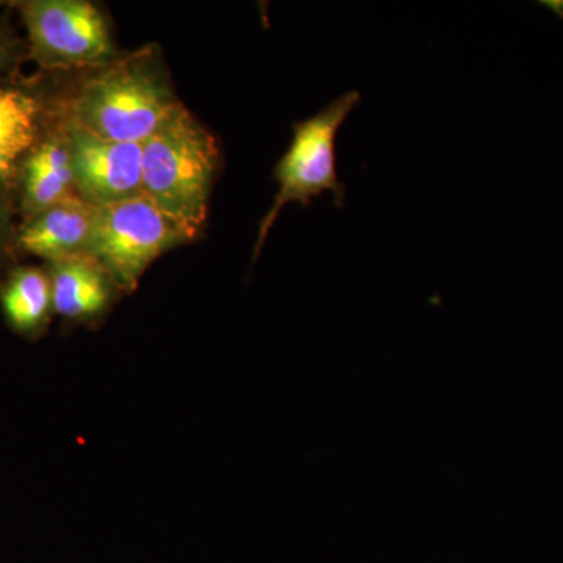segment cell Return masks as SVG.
I'll return each instance as SVG.
<instances>
[{
  "mask_svg": "<svg viewBox=\"0 0 563 563\" xmlns=\"http://www.w3.org/2000/svg\"><path fill=\"white\" fill-rule=\"evenodd\" d=\"M218 161L220 151L213 135L190 111L176 107L143 143V196L192 239L207 218Z\"/></svg>",
  "mask_w": 563,
  "mask_h": 563,
  "instance_id": "1",
  "label": "cell"
},
{
  "mask_svg": "<svg viewBox=\"0 0 563 563\" xmlns=\"http://www.w3.org/2000/svg\"><path fill=\"white\" fill-rule=\"evenodd\" d=\"M179 107L162 77L140 60L92 77L70 106L73 128L117 143H144Z\"/></svg>",
  "mask_w": 563,
  "mask_h": 563,
  "instance_id": "2",
  "label": "cell"
},
{
  "mask_svg": "<svg viewBox=\"0 0 563 563\" xmlns=\"http://www.w3.org/2000/svg\"><path fill=\"white\" fill-rule=\"evenodd\" d=\"M361 92L350 91L324 107L309 120L292 125L290 150L277 163L274 177L279 181V191L272 209L263 217L254 258L261 254L269 231L287 203L299 202L309 207L313 198L332 191L335 203L343 207L346 188L336 176L335 141L343 122L361 102Z\"/></svg>",
  "mask_w": 563,
  "mask_h": 563,
  "instance_id": "3",
  "label": "cell"
},
{
  "mask_svg": "<svg viewBox=\"0 0 563 563\" xmlns=\"http://www.w3.org/2000/svg\"><path fill=\"white\" fill-rule=\"evenodd\" d=\"M190 239L179 222L140 196L96 207L87 254L106 269L117 287L133 290L162 252Z\"/></svg>",
  "mask_w": 563,
  "mask_h": 563,
  "instance_id": "4",
  "label": "cell"
},
{
  "mask_svg": "<svg viewBox=\"0 0 563 563\" xmlns=\"http://www.w3.org/2000/svg\"><path fill=\"white\" fill-rule=\"evenodd\" d=\"M32 51L49 68L102 65L111 41L96 7L79 0H35L22 7Z\"/></svg>",
  "mask_w": 563,
  "mask_h": 563,
  "instance_id": "5",
  "label": "cell"
},
{
  "mask_svg": "<svg viewBox=\"0 0 563 563\" xmlns=\"http://www.w3.org/2000/svg\"><path fill=\"white\" fill-rule=\"evenodd\" d=\"M74 187L92 207L129 201L143 196V143H117L70 125L68 132Z\"/></svg>",
  "mask_w": 563,
  "mask_h": 563,
  "instance_id": "6",
  "label": "cell"
},
{
  "mask_svg": "<svg viewBox=\"0 0 563 563\" xmlns=\"http://www.w3.org/2000/svg\"><path fill=\"white\" fill-rule=\"evenodd\" d=\"M96 207L79 196H68L33 214L20 235L22 250L51 262L87 252Z\"/></svg>",
  "mask_w": 563,
  "mask_h": 563,
  "instance_id": "7",
  "label": "cell"
},
{
  "mask_svg": "<svg viewBox=\"0 0 563 563\" xmlns=\"http://www.w3.org/2000/svg\"><path fill=\"white\" fill-rule=\"evenodd\" d=\"M54 312L69 320H88L103 312L111 296V277L87 252L52 262Z\"/></svg>",
  "mask_w": 563,
  "mask_h": 563,
  "instance_id": "8",
  "label": "cell"
},
{
  "mask_svg": "<svg viewBox=\"0 0 563 563\" xmlns=\"http://www.w3.org/2000/svg\"><path fill=\"white\" fill-rule=\"evenodd\" d=\"M74 187L68 141L51 140L32 152L25 163L24 203L33 214L70 196Z\"/></svg>",
  "mask_w": 563,
  "mask_h": 563,
  "instance_id": "9",
  "label": "cell"
},
{
  "mask_svg": "<svg viewBox=\"0 0 563 563\" xmlns=\"http://www.w3.org/2000/svg\"><path fill=\"white\" fill-rule=\"evenodd\" d=\"M0 303L14 331L38 335L54 312L49 274L36 268L16 269L0 291Z\"/></svg>",
  "mask_w": 563,
  "mask_h": 563,
  "instance_id": "10",
  "label": "cell"
},
{
  "mask_svg": "<svg viewBox=\"0 0 563 563\" xmlns=\"http://www.w3.org/2000/svg\"><path fill=\"white\" fill-rule=\"evenodd\" d=\"M38 106L31 96L0 88V181L13 173L36 136Z\"/></svg>",
  "mask_w": 563,
  "mask_h": 563,
  "instance_id": "11",
  "label": "cell"
},
{
  "mask_svg": "<svg viewBox=\"0 0 563 563\" xmlns=\"http://www.w3.org/2000/svg\"><path fill=\"white\" fill-rule=\"evenodd\" d=\"M7 225H9L7 210L5 206H3L2 198H0V251H2L3 240H5L7 236Z\"/></svg>",
  "mask_w": 563,
  "mask_h": 563,
  "instance_id": "12",
  "label": "cell"
},
{
  "mask_svg": "<svg viewBox=\"0 0 563 563\" xmlns=\"http://www.w3.org/2000/svg\"><path fill=\"white\" fill-rule=\"evenodd\" d=\"M547 5H551V9H553L559 16L563 18V2H551L547 3Z\"/></svg>",
  "mask_w": 563,
  "mask_h": 563,
  "instance_id": "13",
  "label": "cell"
},
{
  "mask_svg": "<svg viewBox=\"0 0 563 563\" xmlns=\"http://www.w3.org/2000/svg\"><path fill=\"white\" fill-rule=\"evenodd\" d=\"M3 54H2V46H0V60H2Z\"/></svg>",
  "mask_w": 563,
  "mask_h": 563,
  "instance_id": "14",
  "label": "cell"
}]
</instances>
